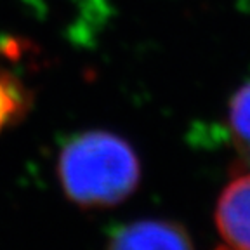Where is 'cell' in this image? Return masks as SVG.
Segmentation results:
<instances>
[{"label": "cell", "instance_id": "1", "mask_svg": "<svg viewBox=\"0 0 250 250\" xmlns=\"http://www.w3.org/2000/svg\"><path fill=\"white\" fill-rule=\"evenodd\" d=\"M58 176L66 196L80 207H111L136 191L141 165L132 146L106 130H89L61 149Z\"/></svg>", "mask_w": 250, "mask_h": 250}, {"label": "cell", "instance_id": "3", "mask_svg": "<svg viewBox=\"0 0 250 250\" xmlns=\"http://www.w3.org/2000/svg\"><path fill=\"white\" fill-rule=\"evenodd\" d=\"M108 250H193V245L177 224L137 221L120 228L109 240Z\"/></svg>", "mask_w": 250, "mask_h": 250}, {"label": "cell", "instance_id": "5", "mask_svg": "<svg viewBox=\"0 0 250 250\" xmlns=\"http://www.w3.org/2000/svg\"><path fill=\"white\" fill-rule=\"evenodd\" d=\"M229 129L240 156L247 165H250V82L231 99Z\"/></svg>", "mask_w": 250, "mask_h": 250}, {"label": "cell", "instance_id": "4", "mask_svg": "<svg viewBox=\"0 0 250 250\" xmlns=\"http://www.w3.org/2000/svg\"><path fill=\"white\" fill-rule=\"evenodd\" d=\"M30 96L12 73L0 68V134L26 115Z\"/></svg>", "mask_w": 250, "mask_h": 250}, {"label": "cell", "instance_id": "6", "mask_svg": "<svg viewBox=\"0 0 250 250\" xmlns=\"http://www.w3.org/2000/svg\"><path fill=\"white\" fill-rule=\"evenodd\" d=\"M219 250H233V249H229V247H224V249H219Z\"/></svg>", "mask_w": 250, "mask_h": 250}, {"label": "cell", "instance_id": "2", "mask_svg": "<svg viewBox=\"0 0 250 250\" xmlns=\"http://www.w3.org/2000/svg\"><path fill=\"white\" fill-rule=\"evenodd\" d=\"M215 224L233 250H250V172L233 179L215 205Z\"/></svg>", "mask_w": 250, "mask_h": 250}]
</instances>
